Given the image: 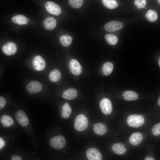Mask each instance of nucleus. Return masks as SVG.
Segmentation results:
<instances>
[{"label": "nucleus", "instance_id": "f257e3e1", "mask_svg": "<svg viewBox=\"0 0 160 160\" xmlns=\"http://www.w3.org/2000/svg\"><path fill=\"white\" fill-rule=\"evenodd\" d=\"M88 124V120L86 117L83 114L77 116L74 121V127L78 131H81L86 129Z\"/></svg>", "mask_w": 160, "mask_h": 160}, {"label": "nucleus", "instance_id": "f03ea898", "mask_svg": "<svg viewBox=\"0 0 160 160\" xmlns=\"http://www.w3.org/2000/svg\"><path fill=\"white\" fill-rule=\"evenodd\" d=\"M127 122L129 126L131 127H138L143 124L144 119L141 115H131L128 117Z\"/></svg>", "mask_w": 160, "mask_h": 160}, {"label": "nucleus", "instance_id": "7ed1b4c3", "mask_svg": "<svg viewBox=\"0 0 160 160\" xmlns=\"http://www.w3.org/2000/svg\"><path fill=\"white\" fill-rule=\"evenodd\" d=\"M49 144L50 146L54 149H61L65 145V139L62 136H57L51 139L49 141Z\"/></svg>", "mask_w": 160, "mask_h": 160}, {"label": "nucleus", "instance_id": "20e7f679", "mask_svg": "<svg viewBox=\"0 0 160 160\" xmlns=\"http://www.w3.org/2000/svg\"><path fill=\"white\" fill-rule=\"evenodd\" d=\"M100 106L102 112L106 115L110 114L112 110V106L110 100L107 98H104L100 101Z\"/></svg>", "mask_w": 160, "mask_h": 160}, {"label": "nucleus", "instance_id": "39448f33", "mask_svg": "<svg viewBox=\"0 0 160 160\" xmlns=\"http://www.w3.org/2000/svg\"><path fill=\"white\" fill-rule=\"evenodd\" d=\"M42 88V85L40 83L36 81H33L27 85L26 89L29 93L33 94L40 92Z\"/></svg>", "mask_w": 160, "mask_h": 160}, {"label": "nucleus", "instance_id": "423d86ee", "mask_svg": "<svg viewBox=\"0 0 160 160\" xmlns=\"http://www.w3.org/2000/svg\"><path fill=\"white\" fill-rule=\"evenodd\" d=\"M16 119L19 124L22 127L27 126L29 122L28 118L23 111L19 110L15 114Z\"/></svg>", "mask_w": 160, "mask_h": 160}, {"label": "nucleus", "instance_id": "0eeeda50", "mask_svg": "<svg viewBox=\"0 0 160 160\" xmlns=\"http://www.w3.org/2000/svg\"><path fill=\"white\" fill-rule=\"evenodd\" d=\"M45 7L48 12L55 15H59L61 12L60 7L55 3L50 1L47 2L45 4Z\"/></svg>", "mask_w": 160, "mask_h": 160}, {"label": "nucleus", "instance_id": "6e6552de", "mask_svg": "<svg viewBox=\"0 0 160 160\" xmlns=\"http://www.w3.org/2000/svg\"><path fill=\"white\" fill-rule=\"evenodd\" d=\"M104 27L107 31H114L122 28L123 27V24L120 22L111 21L105 24Z\"/></svg>", "mask_w": 160, "mask_h": 160}, {"label": "nucleus", "instance_id": "1a4fd4ad", "mask_svg": "<svg viewBox=\"0 0 160 160\" xmlns=\"http://www.w3.org/2000/svg\"><path fill=\"white\" fill-rule=\"evenodd\" d=\"M32 65L34 68L38 71L43 70L45 66V60L41 56L37 55L34 57L32 60Z\"/></svg>", "mask_w": 160, "mask_h": 160}, {"label": "nucleus", "instance_id": "9d476101", "mask_svg": "<svg viewBox=\"0 0 160 160\" xmlns=\"http://www.w3.org/2000/svg\"><path fill=\"white\" fill-rule=\"evenodd\" d=\"M69 67L71 73L75 75H80L82 72V67L78 61L75 59L69 62Z\"/></svg>", "mask_w": 160, "mask_h": 160}, {"label": "nucleus", "instance_id": "9b49d317", "mask_svg": "<svg viewBox=\"0 0 160 160\" xmlns=\"http://www.w3.org/2000/svg\"><path fill=\"white\" fill-rule=\"evenodd\" d=\"M86 156L89 160H101L102 156L99 150L95 148H90L86 152Z\"/></svg>", "mask_w": 160, "mask_h": 160}, {"label": "nucleus", "instance_id": "f8f14e48", "mask_svg": "<svg viewBox=\"0 0 160 160\" xmlns=\"http://www.w3.org/2000/svg\"><path fill=\"white\" fill-rule=\"evenodd\" d=\"M4 53L8 55H11L15 54L17 50V47L13 42H9L4 44L2 48Z\"/></svg>", "mask_w": 160, "mask_h": 160}, {"label": "nucleus", "instance_id": "ddd939ff", "mask_svg": "<svg viewBox=\"0 0 160 160\" xmlns=\"http://www.w3.org/2000/svg\"><path fill=\"white\" fill-rule=\"evenodd\" d=\"M143 136L139 132H134L130 136L129 141L131 144L133 145H137L140 143L142 141Z\"/></svg>", "mask_w": 160, "mask_h": 160}, {"label": "nucleus", "instance_id": "4468645a", "mask_svg": "<svg viewBox=\"0 0 160 160\" xmlns=\"http://www.w3.org/2000/svg\"><path fill=\"white\" fill-rule=\"evenodd\" d=\"M93 129L95 133L99 135H104L108 130L106 125L103 123H97L95 124L93 126Z\"/></svg>", "mask_w": 160, "mask_h": 160}, {"label": "nucleus", "instance_id": "2eb2a0df", "mask_svg": "<svg viewBox=\"0 0 160 160\" xmlns=\"http://www.w3.org/2000/svg\"><path fill=\"white\" fill-rule=\"evenodd\" d=\"M77 95L76 90L73 88H70L64 91L62 94V97L65 99L71 100L75 98Z\"/></svg>", "mask_w": 160, "mask_h": 160}, {"label": "nucleus", "instance_id": "dca6fc26", "mask_svg": "<svg viewBox=\"0 0 160 160\" xmlns=\"http://www.w3.org/2000/svg\"><path fill=\"white\" fill-rule=\"evenodd\" d=\"M43 23L46 29L50 30H52L55 28L56 26V21L53 17H49L45 19Z\"/></svg>", "mask_w": 160, "mask_h": 160}, {"label": "nucleus", "instance_id": "f3484780", "mask_svg": "<svg viewBox=\"0 0 160 160\" xmlns=\"http://www.w3.org/2000/svg\"><path fill=\"white\" fill-rule=\"evenodd\" d=\"M112 150L113 152L118 155H122L126 151V148L125 145L121 143H116L113 145Z\"/></svg>", "mask_w": 160, "mask_h": 160}, {"label": "nucleus", "instance_id": "a211bd4d", "mask_svg": "<svg viewBox=\"0 0 160 160\" xmlns=\"http://www.w3.org/2000/svg\"><path fill=\"white\" fill-rule=\"evenodd\" d=\"M11 20L14 23L20 25L26 24L29 22V19L27 17L21 15L14 16L12 18Z\"/></svg>", "mask_w": 160, "mask_h": 160}, {"label": "nucleus", "instance_id": "6ab92c4d", "mask_svg": "<svg viewBox=\"0 0 160 160\" xmlns=\"http://www.w3.org/2000/svg\"><path fill=\"white\" fill-rule=\"evenodd\" d=\"M124 100L127 101H133L137 100L138 98L137 94L135 92L131 90L124 91L122 94Z\"/></svg>", "mask_w": 160, "mask_h": 160}, {"label": "nucleus", "instance_id": "aec40b11", "mask_svg": "<svg viewBox=\"0 0 160 160\" xmlns=\"http://www.w3.org/2000/svg\"><path fill=\"white\" fill-rule=\"evenodd\" d=\"M1 122L5 127H9L14 124V122L12 118L8 115H4L1 118Z\"/></svg>", "mask_w": 160, "mask_h": 160}, {"label": "nucleus", "instance_id": "412c9836", "mask_svg": "<svg viewBox=\"0 0 160 160\" xmlns=\"http://www.w3.org/2000/svg\"><path fill=\"white\" fill-rule=\"evenodd\" d=\"M71 112V109L68 103H65L62 107L61 116L64 119L68 118Z\"/></svg>", "mask_w": 160, "mask_h": 160}, {"label": "nucleus", "instance_id": "4be33fe9", "mask_svg": "<svg viewBox=\"0 0 160 160\" xmlns=\"http://www.w3.org/2000/svg\"><path fill=\"white\" fill-rule=\"evenodd\" d=\"M61 74L58 70L55 69L52 70L50 73L49 78L50 80L52 82H57L59 81L61 78Z\"/></svg>", "mask_w": 160, "mask_h": 160}, {"label": "nucleus", "instance_id": "5701e85b", "mask_svg": "<svg viewBox=\"0 0 160 160\" xmlns=\"http://www.w3.org/2000/svg\"><path fill=\"white\" fill-rule=\"evenodd\" d=\"M59 40L60 43L63 46L66 47L71 44L72 38L69 35H64L60 37Z\"/></svg>", "mask_w": 160, "mask_h": 160}, {"label": "nucleus", "instance_id": "b1692460", "mask_svg": "<svg viewBox=\"0 0 160 160\" xmlns=\"http://www.w3.org/2000/svg\"><path fill=\"white\" fill-rule=\"evenodd\" d=\"M113 68V64L110 62L104 63L102 68L103 73L105 76H108L111 73Z\"/></svg>", "mask_w": 160, "mask_h": 160}, {"label": "nucleus", "instance_id": "393cba45", "mask_svg": "<svg viewBox=\"0 0 160 160\" xmlns=\"http://www.w3.org/2000/svg\"><path fill=\"white\" fill-rule=\"evenodd\" d=\"M103 4L107 8L113 9L118 6V3L116 0H102Z\"/></svg>", "mask_w": 160, "mask_h": 160}, {"label": "nucleus", "instance_id": "a878e982", "mask_svg": "<svg viewBox=\"0 0 160 160\" xmlns=\"http://www.w3.org/2000/svg\"><path fill=\"white\" fill-rule=\"evenodd\" d=\"M145 17L150 22L156 21L158 18L157 13L153 10H149L146 12Z\"/></svg>", "mask_w": 160, "mask_h": 160}, {"label": "nucleus", "instance_id": "bb28decb", "mask_svg": "<svg viewBox=\"0 0 160 160\" xmlns=\"http://www.w3.org/2000/svg\"><path fill=\"white\" fill-rule=\"evenodd\" d=\"M105 38L109 44L113 45L116 44L118 41L117 37L112 34H106L105 36Z\"/></svg>", "mask_w": 160, "mask_h": 160}, {"label": "nucleus", "instance_id": "cd10ccee", "mask_svg": "<svg viewBox=\"0 0 160 160\" xmlns=\"http://www.w3.org/2000/svg\"><path fill=\"white\" fill-rule=\"evenodd\" d=\"M69 5L74 8H79L83 4L84 0H68Z\"/></svg>", "mask_w": 160, "mask_h": 160}, {"label": "nucleus", "instance_id": "c85d7f7f", "mask_svg": "<svg viewBox=\"0 0 160 160\" xmlns=\"http://www.w3.org/2000/svg\"><path fill=\"white\" fill-rule=\"evenodd\" d=\"M134 4L139 9L144 8L146 4L145 0H135Z\"/></svg>", "mask_w": 160, "mask_h": 160}, {"label": "nucleus", "instance_id": "c756f323", "mask_svg": "<svg viewBox=\"0 0 160 160\" xmlns=\"http://www.w3.org/2000/svg\"><path fill=\"white\" fill-rule=\"evenodd\" d=\"M152 132L155 136L160 135V123L155 125L152 129Z\"/></svg>", "mask_w": 160, "mask_h": 160}, {"label": "nucleus", "instance_id": "7c9ffc66", "mask_svg": "<svg viewBox=\"0 0 160 160\" xmlns=\"http://www.w3.org/2000/svg\"><path fill=\"white\" fill-rule=\"evenodd\" d=\"M6 104V100L4 98L2 97H0V110L2 109L4 107Z\"/></svg>", "mask_w": 160, "mask_h": 160}, {"label": "nucleus", "instance_id": "2f4dec72", "mask_svg": "<svg viewBox=\"0 0 160 160\" xmlns=\"http://www.w3.org/2000/svg\"><path fill=\"white\" fill-rule=\"evenodd\" d=\"M5 145V142L4 140L1 137L0 138V149H1Z\"/></svg>", "mask_w": 160, "mask_h": 160}, {"label": "nucleus", "instance_id": "473e14b6", "mask_svg": "<svg viewBox=\"0 0 160 160\" xmlns=\"http://www.w3.org/2000/svg\"><path fill=\"white\" fill-rule=\"evenodd\" d=\"M11 160H22V159L21 158L17 156V155H14L11 158Z\"/></svg>", "mask_w": 160, "mask_h": 160}, {"label": "nucleus", "instance_id": "72a5a7b5", "mask_svg": "<svg viewBox=\"0 0 160 160\" xmlns=\"http://www.w3.org/2000/svg\"><path fill=\"white\" fill-rule=\"evenodd\" d=\"M145 160H153L154 159L152 157H146L145 159Z\"/></svg>", "mask_w": 160, "mask_h": 160}, {"label": "nucleus", "instance_id": "f704fd0d", "mask_svg": "<svg viewBox=\"0 0 160 160\" xmlns=\"http://www.w3.org/2000/svg\"><path fill=\"white\" fill-rule=\"evenodd\" d=\"M158 103L159 105L160 106V97L159 98L158 100Z\"/></svg>", "mask_w": 160, "mask_h": 160}, {"label": "nucleus", "instance_id": "c9c22d12", "mask_svg": "<svg viewBox=\"0 0 160 160\" xmlns=\"http://www.w3.org/2000/svg\"><path fill=\"white\" fill-rule=\"evenodd\" d=\"M159 66L160 67V57L159 58Z\"/></svg>", "mask_w": 160, "mask_h": 160}, {"label": "nucleus", "instance_id": "e433bc0d", "mask_svg": "<svg viewBox=\"0 0 160 160\" xmlns=\"http://www.w3.org/2000/svg\"><path fill=\"white\" fill-rule=\"evenodd\" d=\"M158 2L160 4V0H157Z\"/></svg>", "mask_w": 160, "mask_h": 160}]
</instances>
